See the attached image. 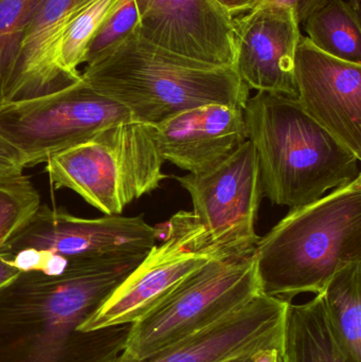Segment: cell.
Segmentation results:
<instances>
[{
    "label": "cell",
    "mask_w": 361,
    "mask_h": 362,
    "mask_svg": "<svg viewBox=\"0 0 361 362\" xmlns=\"http://www.w3.org/2000/svg\"><path fill=\"white\" fill-rule=\"evenodd\" d=\"M81 78L127 108L135 120L152 125L208 104L244 110L250 93L235 67L176 54L148 42L137 29L86 64Z\"/></svg>",
    "instance_id": "obj_1"
},
{
    "label": "cell",
    "mask_w": 361,
    "mask_h": 362,
    "mask_svg": "<svg viewBox=\"0 0 361 362\" xmlns=\"http://www.w3.org/2000/svg\"><path fill=\"white\" fill-rule=\"evenodd\" d=\"M263 196L292 209L361 175L360 159L307 116L297 99L258 91L244 108Z\"/></svg>",
    "instance_id": "obj_3"
},
{
    "label": "cell",
    "mask_w": 361,
    "mask_h": 362,
    "mask_svg": "<svg viewBox=\"0 0 361 362\" xmlns=\"http://www.w3.org/2000/svg\"><path fill=\"white\" fill-rule=\"evenodd\" d=\"M282 362H354L339 341L322 293L303 304H288Z\"/></svg>",
    "instance_id": "obj_17"
},
{
    "label": "cell",
    "mask_w": 361,
    "mask_h": 362,
    "mask_svg": "<svg viewBox=\"0 0 361 362\" xmlns=\"http://www.w3.org/2000/svg\"><path fill=\"white\" fill-rule=\"evenodd\" d=\"M138 27L139 14L135 0H123L121 6L110 15L91 40L87 52L86 64L97 59L110 47L135 31Z\"/></svg>",
    "instance_id": "obj_23"
},
{
    "label": "cell",
    "mask_w": 361,
    "mask_h": 362,
    "mask_svg": "<svg viewBox=\"0 0 361 362\" xmlns=\"http://www.w3.org/2000/svg\"><path fill=\"white\" fill-rule=\"evenodd\" d=\"M231 17L247 12L256 6L260 0H215Z\"/></svg>",
    "instance_id": "obj_26"
},
{
    "label": "cell",
    "mask_w": 361,
    "mask_h": 362,
    "mask_svg": "<svg viewBox=\"0 0 361 362\" xmlns=\"http://www.w3.org/2000/svg\"><path fill=\"white\" fill-rule=\"evenodd\" d=\"M252 358H254V356L239 357V358L233 359V361L228 362H252Z\"/></svg>",
    "instance_id": "obj_30"
},
{
    "label": "cell",
    "mask_w": 361,
    "mask_h": 362,
    "mask_svg": "<svg viewBox=\"0 0 361 362\" xmlns=\"http://www.w3.org/2000/svg\"><path fill=\"white\" fill-rule=\"evenodd\" d=\"M347 1L350 2V4H351V6H353V8H355L356 11L360 12L361 0H347Z\"/></svg>",
    "instance_id": "obj_29"
},
{
    "label": "cell",
    "mask_w": 361,
    "mask_h": 362,
    "mask_svg": "<svg viewBox=\"0 0 361 362\" xmlns=\"http://www.w3.org/2000/svg\"><path fill=\"white\" fill-rule=\"evenodd\" d=\"M302 25L312 44L322 52L361 64L360 12L347 0H331Z\"/></svg>",
    "instance_id": "obj_18"
},
{
    "label": "cell",
    "mask_w": 361,
    "mask_h": 362,
    "mask_svg": "<svg viewBox=\"0 0 361 362\" xmlns=\"http://www.w3.org/2000/svg\"><path fill=\"white\" fill-rule=\"evenodd\" d=\"M175 180L192 199L196 252L213 257L254 253L260 240L256 219L263 189L256 150L249 140L214 169Z\"/></svg>",
    "instance_id": "obj_8"
},
{
    "label": "cell",
    "mask_w": 361,
    "mask_h": 362,
    "mask_svg": "<svg viewBox=\"0 0 361 362\" xmlns=\"http://www.w3.org/2000/svg\"><path fill=\"white\" fill-rule=\"evenodd\" d=\"M260 293L254 253L212 259L129 327L122 354L146 358L222 320Z\"/></svg>",
    "instance_id": "obj_6"
},
{
    "label": "cell",
    "mask_w": 361,
    "mask_h": 362,
    "mask_svg": "<svg viewBox=\"0 0 361 362\" xmlns=\"http://www.w3.org/2000/svg\"><path fill=\"white\" fill-rule=\"evenodd\" d=\"M322 296L339 341L352 361L361 362V261L339 270Z\"/></svg>",
    "instance_id": "obj_20"
},
{
    "label": "cell",
    "mask_w": 361,
    "mask_h": 362,
    "mask_svg": "<svg viewBox=\"0 0 361 362\" xmlns=\"http://www.w3.org/2000/svg\"><path fill=\"white\" fill-rule=\"evenodd\" d=\"M330 1L331 0H260V2H275L290 6L300 25Z\"/></svg>",
    "instance_id": "obj_25"
},
{
    "label": "cell",
    "mask_w": 361,
    "mask_h": 362,
    "mask_svg": "<svg viewBox=\"0 0 361 362\" xmlns=\"http://www.w3.org/2000/svg\"><path fill=\"white\" fill-rule=\"evenodd\" d=\"M194 230L188 212L167 223V233L142 263L76 327L83 334L129 327L156 308L178 284L216 257L192 251Z\"/></svg>",
    "instance_id": "obj_10"
},
{
    "label": "cell",
    "mask_w": 361,
    "mask_h": 362,
    "mask_svg": "<svg viewBox=\"0 0 361 362\" xmlns=\"http://www.w3.org/2000/svg\"><path fill=\"white\" fill-rule=\"evenodd\" d=\"M20 272L21 270L12 262L0 255V291L8 286L20 274Z\"/></svg>",
    "instance_id": "obj_27"
},
{
    "label": "cell",
    "mask_w": 361,
    "mask_h": 362,
    "mask_svg": "<svg viewBox=\"0 0 361 362\" xmlns=\"http://www.w3.org/2000/svg\"><path fill=\"white\" fill-rule=\"evenodd\" d=\"M40 206V194L27 176L0 182V249Z\"/></svg>",
    "instance_id": "obj_22"
},
{
    "label": "cell",
    "mask_w": 361,
    "mask_h": 362,
    "mask_svg": "<svg viewBox=\"0 0 361 362\" xmlns=\"http://www.w3.org/2000/svg\"><path fill=\"white\" fill-rule=\"evenodd\" d=\"M252 362H282L281 349H268L254 355Z\"/></svg>",
    "instance_id": "obj_28"
},
{
    "label": "cell",
    "mask_w": 361,
    "mask_h": 362,
    "mask_svg": "<svg viewBox=\"0 0 361 362\" xmlns=\"http://www.w3.org/2000/svg\"><path fill=\"white\" fill-rule=\"evenodd\" d=\"M165 161L154 127L129 120L54 155L46 170L57 189L76 192L105 215H120L167 178L162 173Z\"/></svg>",
    "instance_id": "obj_4"
},
{
    "label": "cell",
    "mask_w": 361,
    "mask_h": 362,
    "mask_svg": "<svg viewBox=\"0 0 361 362\" xmlns=\"http://www.w3.org/2000/svg\"><path fill=\"white\" fill-rule=\"evenodd\" d=\"M138 33L152 44L209 65L235 67L232 17L215 0H135Z\"/></svg>",
    "instance_id": "obj_14"
},
{
    "label": "cell",
    "mask_w": 361,
    "mask_h": 362,
    "mask_svg": "<svg viewBox=\"0 0 361 362\" xmlns=\"http://www.w3.org/2000/svg\"><path fill=\"white\" fill-rule=\"evenodd\" d=\"M165 160L189 174L224 163L248 140L243 108L208 104L153 125Z\"/></svg>",
    "instance_id": "obj_15"
},
{
    "label": "cell",
    "mask_w": 361,
    "mask_h": 362,
    "mask_svg": "<svg viewBox=\"0 0 361 362\" xmlns=\"http://www.w3.org/2000/svg\"><path fill=\"white\" fill-rule=\"evenodd\" d=\"M288 304L260 293L222 320L146 358L135 361L121 350L107 362H228L281 349Z\"/></svg>",
    "instance_id": "obj_13"
},
{
    "label": "cell",
    "mask_w": 361,
    "mask_h": 362,
    "mask_svg": "<svg viewBox=\"0 0 361 362\" xmlns=\"http://www.w3.org/2000/svg\"><path fill=\"white\" fill-rule=\"evenodd\" d=\"M232 23L235 69L248 88L297 99L295 57L302 35L292 8L260 2Z\"/></svg>",
    "instance_id": "obj_11"
},
{
    "label": "cell",
    "mask_w": 361,
    "mask_h": 362,
    "mask_svg": "<svg viewBox=\"0 0 361 362\" xmlns=\"http://www.w3.org/2000/svg\"><path fill=\"white\" fill-rule=\"evenodd\" d=\"M261 293L290 303L324 293L333 276L361 261V175L292 209L254 250Z\"/></svg>",
    "instance_id": "obj_2"
},
{
    "label": "cell",
    "mask_w": 361,
    "mask_h": 362,
    "mask_svg": "<svg viewBox=\"0 0 361 362\" xmlns=\"http://www.w3.org/2000/svg\"><path fill=\"white\" fill-rule=\"evenodd\" d=\"M44 0H0V107L25 32Z\"/></svg>",
    "instance_id": "obj_21"
},
{
    "label": "cell",
    "mask_w": 361,
    "mask_h": 362,
    "mask_svg": "<svg viewBox=\"0 0 361 362\" xmlns=\"http://www.w3.org/2000/svg\"><path fill=\"white\" fill-rule=\"evenodd\" d=\"M83 1H42L23 35L4 104L40 97L69 86L57 67L55 54L64 25Z\"/></svg>",
    "instance_id": "obj_16"
},
{
    "label": "cell",
    "mask_w": 361,
    "mask_h": 362,
    "mask_svg": "<svg viewBox=\"0 0 361 362\" xmlns=\"http://www.w3.org/2000/svg\"><path fill=\"white\" fill-rule=\"evenodd\" d=\"M129 120L135 119L127 108L81 78L54 93L2 105L0 135L30 167L88 141L105 127Z\"/></svg>",
    "instance_id": "obj_9"
},
{
    "label": "cell",
    "mask_w": 361,
    "mask_h": 362,
    "mask_svg": "<svg viewBox=\"0 0 361 362\" xmlns=\"http://www.w3.org/2000/svg\"><path fill=\"white\" fill-rule=\"evenodd\" d=\"M123 0H84L64 25L57 46V65L68 84L81 80L89 45Z\"/></svg>",
    "instance_id": "obj_19"
},
{
    "label": "cell",
    "mask_w": 361,
    "mask_h": 362,
    "mask_svg": "<svg viewBox=\"0 0 361 362\" xmlns=\"http://www.w3.org/2000/svg\"><path fill=\"white\" fill-rule=\"evenodd\" d=\"M25 168L23 155L0 135V182L21 177Z\"/></svg>",
    "instance_id": "obj_24"
},
{
    "label": "cell",
    "mask_w": 361,
    "mask_h": 362,
    "mask_svg": "<svg viewBox=\"0 0 361 362\" xmlns=\"http://www.w3.org/2000/svg\"><path fill=\"white\" fill-rule=\"evenodd\" d=\"M156 228L143 216L85 219L40 204L0 249L21 272L59 274L67 268L116 257L148 255Z\"/></svg>",
    "instance_id": "obj_5"
},
{
    "label": "cell",
    "mask_w": 361,
    "mask_h": 362,
    "mask_svg": "<svg viewBox=\"0 0 361 362\" xmlns=\"http://www.w3.org/2000/svg\"><path fill=\"white\" fill-rule=\"evenodd\" d=\"M148 255L116 257L67 268L59 274L21 272L0 299L40 317V331L23 362H59L69 336Z\"/></svg>",
    "instance_id": "obj_7"
},
{
    "label": "cell",
    "mask_w": 361,
    "mask_h": 362,
    "mask_svg": "<svg viewBox=\"0 0 361 362\" xmlns=\"http://www.w3.org/2000/svg\"><path fill=\"white\" fill-rule=\"evenodd\" d=\"M295 80L303 112L361 160V64L326 54L301 36Z\"/></svg>",
    "instance_id": "obj_12"
}]
</instances>
